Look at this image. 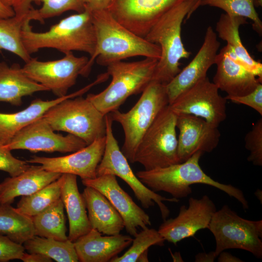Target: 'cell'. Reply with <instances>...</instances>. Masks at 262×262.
<instances>
[{
	"label": "cell",
	"instance_id": "6da1fadb",
	"mask_svg": "<svg viewBox=\"0 0 262 262\" xmlns=\"http://www.w3.org/2000/svg\"><path fill=\"white\" fill-rule=\"evenodd\" d=\"M90 12L96 46L85 68L87 77L95 59L98 65L107 66L114 62L135 56L160 59L161 50L158 45L148 42L128 29L108 10Z\"/></svg>",
	"mask_w": 262,
	"mask_h": 262
},
{
	"label": "cell",
	"instance_id": "7a4b0ae2",
	"mask_svg": "<svg viewBox=\"0 0 262 262\" xmlns=\"http://www.w3.org/2000/svg\"><path fill=\"white\" fill-rule=\"evenodd\" d=\"M203 153L197 151L183 162L149 170L138 171L135 175L153 191H164L178 199L186 197L192 193L191 186L193 184L210 185L235 198L244 210H247L248 202L241 190L231 184L214 180L202 169L199 160Z\"/></svg>",
	"mask_w": 262,
	"mask_h": 262
},
{
	"label": "cell",
	"instance_id": "3957f363",
	"mask_svg": "<svg viewBox=\"0 0 262 262\" xmlns=\"http://www.w3.org/2000/svg\"><path fill=\"white\" fill-rule=\"evenodd\" d=\"M30 22L27 20L21 31L23 45L30 55L44 48L56 49L64 53L82 51L90 57L95 52V32L91 12L86 8L82 12L63 18L45 32L33 31Z\"/></svg>",
	"mask_w": 262,
	"mask_h": 262
},
{
	"label": "cell",
	"instance_id": "277c9868",
	"mask_svg": "<svg viewBox=\"0 0 262 262\" xmlns=\"http://www.w3.org/2000/svg\"><path fill=\"white\" fill-rule=\"evenodd\" d=\"M199 0H185L164 14L151 27L145 38L158 45L161 55L152 81L166 85L181 70L180 61L188 58L191 52L184 47L181 37V25L188 19Z\"/></svg>",
	"mask_w": 262,
	"mask_h": 262
},
{
	"label": "cell",
	"instance_id": "5b68a950",
	"mask_svg": "<svg viewBox=\"0 0 262 262\" xmlns=\"http://www.w3.org/2000/svg\"><path fill=\"white\" fill-rule=\"evenodd\" d=\"M158 61L146 57L135 62L111 63L107 66V73L112 77L109 85L86 98L104 115L118 110L129 97L142 92L152 81Z\"/></svg>",
	"mask_w": 262,
	"mask_h": 262
},
{
	"label": "cell",
	"instance_id": "8992f818",
	"mask_svg": "<svg viewBox=\"0 0 262 262\" xmlns=\"http://www.w3.org/2000/svg\"><path fill=\"white\" fill-rule=\"evenodd\" d=\"M135 105L128 112L118 110L109 113L113 121L119 123L124 133L121 151L130 163L145 133L160 112L169 105L165 85L152 81L142 92Z\"/></svg>",
	"mask_w": 262,
	"mask_h": 262
},
{
	"label": "cell",
	"instance_id": "52a82bcc",
	"mask_svg": "<svg viewBox=\"0 0 262 262\" xmlns=\"http://www.w3.org/2000/svg\"><path fill=\"white\" fill-rule=\"evenodd\" d=\"M54 131H62L83 140L87 145L106 134V115L82 97L65 99L42 116Z\"/></svg>",
	"mask_w": 262,
	"mask_h": 262
},
{
	"label": "cell",
	"instance_id": "ba28073f",
	"mask_svg": "<svg viewBox=\"0 0 262 262\" xmlns=\"http://www.w3.org/2000/svg\"><path fill=\"white\" fill-rule=\"evenodd\" d=\"M208 229L216 243L218 255L228 249H239L262 258V220H247L240 216L227 205L214 213Z\"/></svg>",
	"mask_w": 262,
	"mask_h": 262
},
{
	"label": "cell",
	"instance_id": "9c48e42d",
	"mask_svg": "<svg viewBox=\"0 0 262 262\" xmlns=\"http://www.w3.org/2000/svg\"><path fill=\"white\" fill-rule=\"evenodd\" d=\"M177 116L169 105L160 112L141 138L134 163L140 164L145 170L180 163Z\"/></svg>",
	"mask_w": 262,
	"mask_h": 262
},
{
	"label": "cell",
	"instance_id": "30bf717a",
	"mask_svg": "<svg viewBox=\"0 0 262 262\" xmlns=\"http://www.w3.org/2000/svg\"><path fill=\"white\" fill-rule=\"evenodd\" d=\"M106 141L104 153L96 169V177L112 174L123 180L133 191L136 198L143 207L146 209L157 204L162 218L165 220L168 217L170 211L164 201L178 202L179 199L162 196L144 184L133 172L127 159L122 152L115 137L113 120L109 114L106 115Z\"/></svg>",
	"mask_w": 262,
	"mask_h": 262
},
{
	"label": "cell",
	"instance_id": "8fae6325",
	"mask_svg": "<svg viewBox=\"0 0 262 262\" xmlns=\"http://www.w3.org/2000/svg\"><path fill=\"white\" fill-rule=\"evenodd\" d=\"M58 60L40 61L32 58L22 67L24 73L34 82L51 91L57 98L67 95L79 75L87 77L85 68L89 59L76 57L72 51L64 53Z\"/></svg>",
	"mask_w": 262,
	"mask_h": 262
},
{
	"label": "cell",
	"instance_id": "7c38bea8",
	"mask_svg": "<svg viewBox=\"0 0 262 262\" xmlns=\"http://www.w3.org/2000/svg\"><path fill=\"white\" fill-rule=\"evenodd\" d=\"M227 101L206 77L181 93L169 106L177 115H193L218 127L227 117Z\"/></svg>",
	"mask_w": 262,
	"mask_h": 262
},
{
	"label": "cell",
	"instance_id": "4fadbf2b",
	"mask_svg": "<svg viewBox=\"0 0 262 262\" xmlns=\"http://www.w3.org/2000/svg\"><path fill=\"white\" fill-rule=\"evenodd\" d=\"M86 146L83 140L71 134L64 136L55 133L41 116L19 131L5 147L11 151L67 153L77 151Z\"/></svg>",
	"mask_w": 262,
	"mask_h": 262
},
{
	"label": "cell",
	"instance_id": "5bb4252c",
	"mask_svg": "<svg viewBox=\"0 0 262 262\" xmlns=\"http://www.w3.org/2000/svg\"><path fill=\"white\" fill-rule=\"evenodd\" d=\"M216 211L214 203L208 196L199 199L191 197L188 207L182 205L178 216L164 220L158 231L165 241L176 245L194 236L198 230L208 229Z\"/></svg>",
	"mask_w": 262,
	"mask_h": 262
},
{
	"label": "cell",
	"instance_id": "9a60e30c",
	"mask_svg": "<svg viewBox=\"0 0 262 262\" xmlns=\"http://www.w3.org/2000/svg\"><path fill=\"white\" fill-rule=\"evenodd\" d=\"M185 0H114L108 10L120 24L145 37L166 12Z\"/></svg>",
	"mask_w": 262,
	"mask_h": 262
},
{
	"label": "cell",
	"instance_id": "2e32d148",
	"mask_svg": "<svg viewBox=\"0 0 262 262\" xmlns=\"http://www.w3.org/2000/svg\"><path fill=\"white\" fill-rule=\"evenodd\" d=\"M85 186L93 187L103 194L122 217L128 233L134 237L138 229L151 225L149 216L119 185L116 176L106 174L82 180Z\"/></svg>",
	"mask_w": 262,
	"mask_h": 262
},
{
	"label": "cell",
	"instance_id": "e0dca14e",
	"mask_svg": "<svg viewBox=\"0 0 262 262\" xmlns=\"http://www.w3.org/2000/svg\"><path fill=\"white\" fill-rule=\"evenodd\" d=\"M105 136L73 153L61 157L33 156L28 163L38 164L45 170L79 176L82 180L96 177V169L103 156Z\"/></svg>",
	"mask_w": 262,
	"mask_h": 262
},
{
	"label": "cell",
	"instance_id": "ac0fdd59",
	"mask_svg": "<svg viewBox=\"0 0 262 262\" xmlns=\"http://www.w3.org/2000/svg\"><path fill=\"white\" fill-rule=\"evenodd\" d=\"M178 156L183 162L197 151L211 152L218 146L221 133L218 127L191 115H177Z\"/></svg>",
	"mask_w": 262,
	"mask_h": 262
},
{
	"label": "cell",
	"instance_id": "d6986e66",
	"mask_svg": "<svg viewBox=\"0 0 262 262\" xmlns=\"http://www.w3.org/2000/svg\"><path fill=\"white\" fill-rule=\"evenodd\" d=\"M220 46L216 33L211 26H208L203 43L195 57L165 85L169 105L183 92L207 77V71L215 64Z\"/></svg>",
	"mask_w": 262,
	"mask_h": 262
},
{
	"label": "cell",
	"instance_id": "ffe728a7",
	"mask_svg": "<svg viewBox=\"0 0 262 262\" xmlns=\"http://www.w3.org/2000/svg\"><path fill=\"white\" fill-rule=\"evenodd\" d=\"M216 73L213 83L228 96H243L253 91L262 78H259L235 63L228 55L226 46L215 59Z\"/></svg>",
	"mask_w": 262,
	"mask_h": 262
},
{
	"label": "cell",
	"instance_id": "44dd1931",
	"mask_svg": "<svg viewBox=\"0 0 262 262\" xmlns=\"http://www.w3.org/2000/svg\"><path fill=\"white\" fill-rule=\"evenodd\" d=\"M132 240L130 235L120 234L102 236L100 232L91 229L74 244L79 261L107 262L130 246Z\"/></svg>",
	"mask_w": 262,
	"mask_h": 262
},
{
	"label": "cell",
	"instance_id": "7402d4cb",
	"mask_svg": "<svg viewBox=\"0 0 262 262\" xmlns=\"http://www.w3.org/2000/svg\"><path fill=\"white\" fill-rule=\"evenodd\" d=\"M245 17L222 14L216 23V31L220 38L227 42L229 56L256 77L262 79V64L255 60L242 43L239 27L247 23Z\"/></svg>",
	"mask_w": 262,
	"mask_h": 262
},
{
	"label": "cell",
	"instance_id": "603a6c76",
	"mask_svg": "<svg viewBox=\"0 0 262 262\" xmlns=\"http://www.w3.org/2000/svg\"><path fill=\"white\" fill-rule=\"evenodd\" d=\"M62 174L45 170L41 165H30L19 175L7 178L0 183V203L11 204L16 197L34 193Z\"/></svg>",
	"mask_w": 262,
	"mask_h": 262
},
{
	"label": "cell",
	"instance_id": "cb8c5ba5",
	"mask_svg": "<svg viewBox=\"0 0 262 262\" xmlns=\"http://www.w3.org/2000/svg\"><path fill=\"white\" fill-rule=\"evenodd\" d=\"M91 229L101 234L113 235L120 234L125 228L120 214L100 192L86 186L82 194Z\"/></svg>",
	"mask_w": 262,
	"mask_h": 262
},
{
	"label": "cell",
	"instance_id": "d4e9b609",
	"mask_svg": "<svg viewBox=\"0 0 262 262\" xmlns=\"http://www.w3.org/2000/svg\"><path fill=\"white\" fill-rule=\"evenodd\" d=\"M86 91L84 88L74 93L49 100L37 98L22 111L10 114L0 113V145L7 146L19 131L42 116L53 105L65 99L79 96Z\"/></svg>",
	"mask_w": 262,
	"mask_h": 262
},
{
	"label": "cell",
	"instance_id": "484cf974",
	"mask_svg": "<svg viewBox=\"0 0 262 262\" xmlns=\"http://www.w3.org/2000/svg\"><path fill=\"white\" fill-rule=\"evenodd\" d=\"M61 199L69 221L68 239L73 242L91 229L85 202L79 191L77 176L64 174Z\"/></svg>",
	"mask_w": 262,
	"mask_h": 262
},
{
	"label": "cell",
	"instance_id": "4316f807",
	"mask_svg": "<svg viewBox=\"0 0 262 262\" xmlns=\"http://www.w3.org/2000/svg\"><path fill=\"white\" fill-rule=\"evenodd\" d=\"M47 91V88L27 77L18 64L9 66L5 62H0V102L20 106L23 97Z\"/></svg>",
	"mask_w": 262,
	"mask_h": 262
},
{
	"label": "cell",
	"instance_id": "83f0119b",
	"mask_svg": "<svg viewBox=\"0 0 262 262\" xmlns=\"http://www.w3.org/2000/svg\"><path fill=\"white\" fill-rule=\"evenodd\" d=\"M0 234L23 245L35 235L32 217L21 213L10 204L0 203Z\"/></svg>",
	"mask_w": 262,
	"mask_h": 262
},
{
	"label": "cell",
	"instance_id": "f1b7e54d",
	"mask_svg": "<svg viewBox=\"0 0 262 262\" xmlns=\"http://www.w3.org/2000/svg\"><path fill=\"white\" fill-rule=\"evenodd\" d=\"M64 209L60 198L41 213L32 216L35 235L59 241L67 240Z\"/></svg>",
	"mask_w": 262,
	"mask_h": 262
},
{
	"label": "cell",
	"instance_id": "f546056e",
	"mask_svg": "<svg viewBox=\"0 0 262 262\" xmlns=\"http://www.w3.org/2000/svg\"><path fill=\"white\" fill-rule=\"evenodd\" d=\"M35 20L33 9L23 16H14L7 18H0V52L10 51L20 58L25 63L32 57L26 50L22 40L21 31L27 20Z\"/></svg>",
	"mask_w": 262,
	"mask_h": 262
},
{
	"label": "cell",
	"instance_id": "4dcf8cb0",
	"mask_svg": "<svg viewBox=\"0 0 262 262\" xmlns=\"http://www.w3.org/2000/svg\"><path fill=\"white\" fill-rule=\"evenodd\" d=\"M42 3L40 9H35L37 20L43 23L44 19L59 16L68 11L81 13L85 10L82 0H14L11 7L15 15L23 16L33 8L32 3Z\"/></svg>",
	"mask_w": 262,
	"mask_h": 262
},
{
	"label": "cell",
	"instance_id": "1f68e13d",
	"mask_svg": "<svg viewBox=\"0 0 262 262\" xmlns=\"http://www.w3.org/2000/svg\"><path fill=\"white\" fill-rule=\"evenodd\" d=\"M28 253H40L57 262H77L78 257L74 242L57 240L34 235L23 244Z\"/></svg>",
	"mask_w": 262,
	"mask_h": 262
},
{
	"label": "cell",
	"instance_id": "d6a6232c",
	"mask_svg": "<svg viewBox=\"0 0 262 262\" xmlns=\"http://www.w3.org/2000/svg\"><path fill=\"white\" fill-rule=\"evenodd\" d=\"M64 174L44 187L27 196H23L17 204L16 209L30 217L41 213L61 198Z\"/></svg>",
	"mask_w": 262,
	"mask_h": 262
},
{
	"label": "cell",
	"instance_id": "836d02e7",
	"mask_svg": "<svg viewBox=\"0 0 262 262\" xmlns=\"http://www.w3.org/2000/svg\"><path fill=\"white\" fill-rule=\"evenodd\" d=\"M219 8L231 16L249 18L253 21V28L260 35L262 33V22L255 10L253 0H199L193 8L192 13L199 6Z\"/></svg>",
	"mask_w": 262,
	"mask_h": 262
},
{
	"label": "cell",
	"instance_id": "e575fe53",
	"mask_svg": "<svg viewBox=\"0 0 262 262\" xmlns=\"http://www.w3.org/2000/svg\"><path fill=\"white\" fill-rule=\"evenodd\" d=\"M132 240L131 247L122 256H116L112 259L111 262H136L140 257L148 251L152 246H163L165 241L164 239L154 229L148 227L138 232Z\"/></svg>",
	"mask_w": 262,
	"mask_h": 262
},
{
	"label": "cell",
	"instance_id": "d590c367",
	"mask_svg": "<svg viewBox=\"0 0 262 262\" xmlns=\"http://www.w3.org/2000/svg\"><path fill=\"white\" fill-rule=\"evenodd\" d=\"M245 147L250 154L248 161L256 166H262V118H259L252 126L245 137Z\"/></svg>",
	"mask_w": 262,
	"mask_h": 262
},
{
	"label": "cell",
	"instance_id": "8d00e7d4",
	"mask_svg": "<svg viewBox=\"0 0 262 262\" xmlns=\"http://www.w3.org/2000/svg\"><path fill=\"white\" fill-rule=\"evenodd\" d=\"M30 166L27 161L15 158L6 147L0 145V170L14 177L22 173Z\"/></svg>",
	"mask_w": 262,
	"mask_h": 262
},
{
	"label": "cell",
	"instance_id": "74e56055",
	"mask_svg": "<svg viewBox=\"0 0 262 262\" xmlns=\"http://www.w3.org/2000/svg\"><path fill=\"white\" fill-rule=\"evenodd\" d=\"M25 250L22 245L16 243L5 235L0 234V262L20 260Z\"/></svg>",
	"mask_w": 262,
	"mask_h": 262
},
{
	"label": "cell",
	"instance_id": "f35d334b",
	"mask_svg": "<svg viewBox=\"0 0 262 262\" xmlns=\"http://www.w3.org/2000/svg\"><path fill=\"white\" fill-rule=\"evenodd\" d=\"M227 100L251 107L262 115V84L259 83L251 92L243 96L225 97Z\"/></svg>",
	"mask_w": 262,
	"mask_h": 262
},
{
	"label": "cell",
	"instance_id": "ab89813d",
	"mask_svg": "<svg viewBox=\"0 0 262 262\" xmlns=\"http://www.w3.org/2000/svg\"><path fill=\"white\" fill-rule=\"evenodd\" d=\"M114 0H88L85 8L90 11L108 10Z\"/></svg>",
	"mask_w": 262,
	"mask_h": 262
},
{
	"label": "cell",
	"instance_id": "60d3db41",
	"mask_svg": "<svg viewBox=\"0 0 262 262\" xmlns=\"http://www.w3.org/2000/svg\"><path fill=\"white\" fill-rule=\"evenodd\" d=\"M20 260L24 262H51L53 260L46 255L37 253H27L22 254Z\"/></svg>",
	"mask_w": 262,
	"mask_h": 262
},
{
	"label": "cell",
	"instance_id": "b9f144b4",
	"mask_svg": "<svg viewBox=\"0 0 262 262\" xmlns=\"http://www.w3.org/2000/svg\"><path fill=\"white\" fill-rule=\"evenodd\" d=\"M218 262H242L241 259L233 256L229 252L226 251L221 252L217 256Z\"/></svg>",
	"mask_w": 262,
	"mask_h": 262
},
{
	"label": "cell",
	"instance_id": "7bdbcfd3",
	"mask_svg": "<svg viewBox=\"0 0 262 262\" xmlns=\"http://www.w3.org/2000/svg\"><path fill=\"white\" fill-rule=\"evenodd\" d=\"M14 16L13 8L6 5L0 0V18H7Z\"/></svg>",
	"mask_w": 262,
	"mask_h": 262
},
{
	"label": "cell",
	"instance_id": "ee69618b",
	"mask_svg": "<svg viewBox=\"0 0 262 262\" xmlns=\"http://www.w3.org/2000/svg\"><path fill=\"white\" fill-rule=\"evenodd\" d=\"M216 258L214 251L209 253H199L195 256V262H213Z\"/></svg>",
	"mask_w": 262,
	"mask_h": 262
},
{
	"label": "cell",
	"instance_id": "f6af8a7d",
	"mask_svg": "<svg viewBox=\"0 0 262 262\" xmlns=\"http://www.w3.org/2000/svg\"><path fill=\"white\" fill-rule=\"evenodd\" d=\"M255 195L259 199L260 201H261V203H262V191L261 190L258 189L255 192Z\"/></svg>",
	"mask_w": 262,
	"mask_h": 262
},
{
	"label": "cell",
	"instance_id": "bcb514c9",
	"mask_svg": "<svg viewBox=\"0 0 262 262\" xmlns=\"http://www.w3.org/2000/svg\"><path fill=\"white\" fill-rule=\"evenodd\" d=\"M253 2L255 7L262 6V0H253Z\"/></svg>",
	"mask_w": 262,
	"mask_h": 262
},
{
	"label": "cell",
	"instance_id": "7dc6e473",
	"mask_svg": "<svg viewBox=\"0 0 262 262\" xmlns=\"http://www.w3.org/2000/svg\"><path fill=\"white\" fill-rule=\"evenodd\" d=\"M2 3L7 6H11L14 0H0Z\"/></svg>",
	"mask_w": 262,
	"mask_h": 262
},
{
	"label": "cell",
	"instance_id": "c3c4849f",
	"mask_svg": "<svg viewBox=\"0 0 262 262\" xmlns=\"http://www.w3.org/2000/svg\"><path fill=\"white\" fill-rule=\"evenodd\" d=\"M85 5L88 2V0H82Z\"/></svg>",
	"mask_w": 262,
	"mask_h": 262
},
{
	"label": "cell",
	"instance_id": "681fc988",
	"mask_svg": "<svg viewBox=\"0 0 262 262\" xmlns=\"http://www.w3.org/2000/svg\"></svg>",
	"mask_w": 262,
	"mask_h": 262
}]
</instances>
